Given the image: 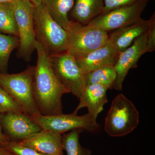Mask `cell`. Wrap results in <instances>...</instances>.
Here are the masks:
<instances>
[{
    "label": "cell",
    "instance_id": "ba28073f",
    "mask_svg": "<svg viewBox=\"0 0 155 155\" xmlns=\"http://www.w3.org/2000/svg\"><path fill=\"white\" fill-rule=\"evenodd\" d=\"M69 33V45L67 53L79 57L99 48L105 44L109 34L100 28L74 22Z\"/></svg>",
    "mask_w": 155,
    "mask_h": 155
},
{
    "label": "cell",
    "instance_id": "ffe728a7",
    "mask_svg": "<svg viewBox=\"0 0 155 155\" xmlns=\"http://www.w3.org/2000/svg\"><path fill=\"white\" fill-rule=\"evenodd\" d=\"M19 45L18 37L0 33V73H7L10 55Z\"/></svg>",
    "mask_w": 155,
    "mask_h": 155
},
{
    "label": "cell",
    "instance_id": "30bf717a",
    "mask_svg": "<svg viewBox=\"0 0 155 155\" xmlns=\"http://www.w3.org/2000/svg\"><path fill=\"white\" fill-rule=\"evenodd\" d=\"M147 31L136 39L130 46L119 53L114 66L116 78L112 89L122 90V84L128 71L136 67L140 57L147 53Z\"/></svg>",
    "mask_w": 155,
    "mask_h": 155
},
{
    "label": "cell",
    "instance_id": "5b68a950",
    "mask_svg": "<svg viewBox=\"0 0 155 155\" xmlns=\"http://www.w3.org/2000/svg\"><path fill=\"white\" fill-rule=\"evenodd\" d=\"M13 4L19 39L18 55L28 62L35 50L36 42L33 17L35 6L29 0H15Z\"/></svg>",
    "mask_w": 155,
    "mask_h": 155
},
{
    "label": "cell",
    "instance_id": "7402d4cb",
    "mask_svg": "<svg viewBox=\"0 0 155 155\" xmlns=\"http://www.w3.org/2000/svg\"><path fill=\"white\" fill-rule=\"evenodd\" d=\"M2 145L16 155H46L23 145L18 141L6 140Z\"/></svg>",
    "mask_w": 155,
    "mask_h": 155
},
{
    "label": "cell",
    "instance_id": "277c9868",
    "mask_svg": "<svg viewBox=\"0 0 155 155\" xmlns=\"http://www.w3.org/2000/svg\"><path fill=\"white\" fill-rule=\"evenodd\" d=\"M139 114L133 103L123 94L113 100L105 122L104 129L113 137L127 135L136 128Z\"/></svg>",
    "mask_w": 155,
    "mask_h": 155
},
{
    "label": "cell",
    "instance_id": "ac0fdd59",
    "mask_svg": "<svg viewBox=\"0 0 155 155\" xmlns=\"http://www.w3.org/2000/svg\"><path fill=\"white\" fill-rule=\"evenodd\" d=\"M116 71L113 66H107L99 68L85 74L86 85L99 84L108 89L113 88L116 80Z\"/></svg>",
    "mask_w": 155,
    "mask_h": 155
},
{
    "label": "cell",
    "instance_id": "f546056e",
    "mask_svg": "<svg viewBox=\"0 0 155 155\" xmlns=\"http://www.w3.org/2000/svg\"><path fill=\"white\" fill-rule=\"evenodd\" d=\"M5 141H3V140H2L0 139V145H2V143L3 142H4Z\"/></svg>",
    "mask_w": 155,
    "mask_h": 155
},
{
    "label": "cell",
    "instance_id": "52a82bcc",
    "mask_svg": "<svg viewBox=\"0 0 155 155\" xmlns=\"http://www.w3.org/2000/svg\"><path fill=\"white\" fill-rule=\"evenodd\" d=\"M50 56L52 67L58 80L69 93L79 99L86 86L85 74L75 57L67 52Z\"/></svg>",
    "mask_w": 155,
    "mask_h": 155
},
{
    "label": "cell",
    "instance_id": "5bb4252c",
    "mask_svg": "<svg viewBox=\"0 0 155 155\" xmlns=\"http://www.w3.org/2000/svg\"><path fill=\"white\" fill-rule=\"evenodd\" d=\"M108 89L99 84L86 85L79 97V103L73 114H77L82 108H87V114L96 120L98 115L103 110L107 103Z\"/></svg>",
    "mask_w": 155,
    "mask_h": 155
},
{
    "label": "cell",
    "instance_id": "d6986e66",
    "mask_svg": "<svg viewBox=\"0 0 155 155\" xmlns=\"http://www.w3.org/2000/svg\"><path fill=\"white\" fill-rule=\"evenodd\" d=\"M0 33L18 36L13 2L0 4Z\"/></svg>",
    "mask_w": 155,
    "mask_h": 155
},
{
    "label": "cell",
    "instance_id": "d4e9b609",
    "mask_svg": "<svg viewBox=\"0 0 155 155\" xmlns=\"http://www.w3.org/2000/svg\"><path fill=\"white\" fill-rule=\"evenodd\" d=\"M138 1L139 0H103L104 8L102 14L117 8L131 5Z\"/></svg>",
    "mask_w": 155,
    "mask_h": 155
},
{
    "label": "cell",
    "instance_id": "f1b7e54d",
    "mask_svg": "<svg viewBox=\"0 0 155 155\" xmlns=\"http://www.w3.org/2000/svg\"><path fill=\"white\" fill-rule=\"evenodd\" d=\"M15 0H0V4L13 3Z\"/></svg>",
    "mask_w": 155,
    "mask_h": 155
},
{
    "label": "cell",
    "instance_id": "484cf974",
    "mask_svg": "<svg viewBox=\"0 0 155 155\" xmlns=\"http://www.w3.org/2000/svg\"><path fill=\"white\" fill-rule=\"evenodd\" d=\"M0 155H16L14 153L0 145Z\"/></svg>",
    "mask_w": 155,
    "mask_h": 155
},
{
    "label": "cell",
    "instance_id": "9a60e30c",
    "mask_svg": "<svg viewBox=\"0 0 155 155\" xmlns=\"http://www.w3.org/2000/svg\"><path fill=\"white\" fill-rule=\"evenodd\" d=\"M148 27V20L141 19L135 23L113 31L109 34L108 41L119 53L122 52L146 33Z\"/></svg>",
    "mask_w": 155,
    "mask_h": 155
},
{
    "label": "cell",
    "instance_id": "e0dca14e",
    "mask_svg": "<svg viewBox=\"0 0 155 155\" xmlns=\"http://www.w3.org/2000/svg\"><path fill=\"white\" fill-rule=\"evenodd\" d=\"M75 0H41V3L53 19L67 31L71 29L74 21L68 14L73 8Z\"/></svg>",
    "mask_w": 155,
    "mask_h": 155
},
{
    "label": "cell",
    "instance_id": "8fae6325",
    "mask_svg": "<svg viewBox=\"0 0 155 155\" xmlns=\"http://www.w3.org/2000/svg\"><path fill=\"white\" fill-rule=\"evenodd\" d=\"M0 122L5 134L10 140L20 141L27 136L42 130L22 112H9L0 114Z\"/></svg>",
    "mask_w": 155,
    "mask_h": 155
},
{
    "label": "cell",
    "instance_id": "4316f807",
    "mask_svg": "<svg viewBox=\"0 0 155 155\" xmlns=\"http://www.w3.org/2000/svg\"><path fill=\"white\" fill-rule=\"evenodd\" d=\"M0 139L3 141L10 140L8 137L2 132V125H1V122H0Z\"/></svg>",
    "mask_w": 155,
    "mask_h": 155
},
{
    "label": "cell",
    "instance_id": "7c38bea8",
    "mask_svg": "<svg viewBox=\"0 0 155 155\" xmlns=\"http://www.w3.org/2000/svg\"><path fill=\"white\" fill-rule=\"evenodd\" d=\"M119 53L109 41L97 49L83 55L76 57V62L84 74L95 69L114 67Z\"/></svg>",
    "mask_w": 155,
    "mask_h": 155
},
{
    "label": "cell",
    "instance_id": "2e32d148",
    "mask_svg": "<svg viewBox=\"0 0 155 155\" xmlns=\"http://www.w3.org/2000/svg\"><path fill=\"white\" fill-rule=\"evenodd\" d=\"M104 8L103 0H75L71 14L74 22L86 25L102 14Z\"/></svg>",
    "mask_w": 155,
    "mask_h": 155
},
{
    "label": "cell",
    "instance_id": "4fadbf2b",
    "mask_svg": "<svg viewBox=\"0 0 155 155\" xmlns=\"http://www.w3.org/2000/svg\"><path fill=\"white\" fill-rule=\"evenodd\" d=\"M19 141L21 144L46 155H64L62 136L42 129Z\"/></svg>",
    "mask_w": 155,
    "mask_h": 155
},
{
    "label": "cell",
    "instance_id": "8992f818",
    "mask_svg": "<svg viewBox=\"0 0 155 155\" xmlns=\"http://www.w3.org/2000/svg\"><path fill=\"white\" fill-rule=\"evenodd\" d=\"M30 117L42 129L61 134L76 129L94 132L100 127L96 120L88 114L81 116L73 113L51 116L37 114Z\"/></svg>",
    "mask_w": 155,
    "mask_h": 155
},
{
    "label": "cell",
    "instance_id": "83f0119b",
    "mask_svg": "<svg viewBox=\"0 0 155 155\" xmlns=\"http://www.w3.org/2000/svg\"><path fill=\"white\" fill-rule=\"evenodd\" d=\"M34 6L38 5L41 3V0H29Z\"/></svg>",
    "mask_w": 155,
    "mask_h": 155
},
{
    "label": "cell",
    "instance_id": "6da1fadb",
    "mask_svg": "<svg viewBox=\"0 0 155 155\" xmlns=\"http://www.w3.org/2000/svg\"><path fill=\"white\" fill-rule=\"evenodd\" d=\"M35 47L37 60L34 72L33 92L37 107L43 115L63 114L62 97L69 91L56 76L46 51L37 41Z\"/></svg>",
    "mask_w": 155,
    "mask_h": 155
},
{
    "label": "cell",
    "instance_id": "3957f363",
    "mask_svg": "<svg viewBox=\"0 0 155 155\" xmlns=\"http://www.w3.org/2000/svg\"><path fill=\"white\" fill-rule=\"evenodd\" d=\"M35 67L16 74L0 73V86L11 97L22 112L29 116L40 114L34 98Z\"/></svg>",
    "mask_w": 155,
    "mask_h": 155
},
{
    "label": "cell",
    "instance_id": "44dd1931",
    "mask_svg": "<svg viewBox=\"0 0 155 155\" xmlns=\"http://www.w3.org/2000/svg\"><path fill=\"white\" fill-rule=\"evenodd\" d=\"M82 129H74L62 136L63 150L67 152V155H91V151L84 148L79 143L80 134Z\"/></svg>",
    "mask_w": 155,
    "mask_h": 155
},
{
    "label": "cell",
    "instance_id": "cb8c5ba5",
    "mask_svg": "<svg viewBox=\"0 0 155 155\" xmlns=\"http://www.w3.org/2000/svg\"><path fill=\"white\" fill-rule=\"evenodd\" d=\"M148 21V29L147 31V52H151L155 50V14H153Z\"/></svg>",
    "mask_w": 155,
    "mask_h": 155
},
{
    "label": "cell",
    "instance_id": "7a4b0ae2",
    "mask_svg": "<svg viewBox=\"0 0 155 155\" xmlns=\"http://www.w3.org/2000/svg\"><path fill=\"white\" fill-rule=\"evenodd\" d=\"M34 23L36 41L50 56L67 52L69 33L55 21L42 4L35 6Z\"/></svg>",
    "mask_w": 155,
    "mask_h": 155
},
{
    "label": "cell",
    "instance_id": "9c48e42d",
    "mask_svg": "<svg viewBox=\"0 0 155 155\" xmlns=\"http://www.w3.org/2000/svg\"><path fill=\"white\" fill-rule=\"evenodd\" d=\"M148 0H139L134 4L101 14L87 25L106 32L114 31L138 22Z\"/></svg>",
    "mask_w": 155,
    "mask_h": 155
},
{
    "label": "cell",
    "instance_id": "603a6c76",
    "mask_svg": "<svg viewBox=\"0 0 155 155\" xmlns=\"http://www.w3.org/2000/svg\"><path fill=\"white\" fill-rule=\"evenodd\" d=\"M9 112L23 113L11 97L0 86V114Z\"/></svg>",
    "mask_w": 155,
    "mask_h": 155
}]
</instances>
